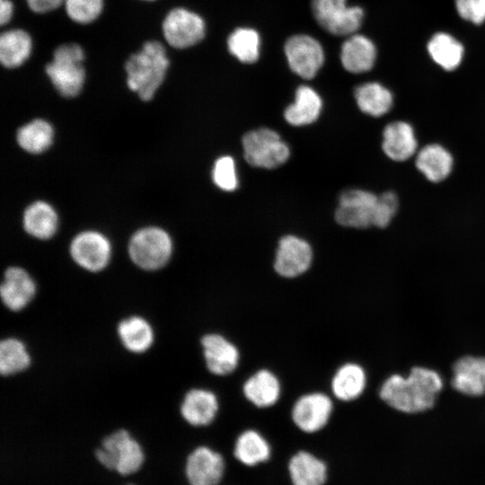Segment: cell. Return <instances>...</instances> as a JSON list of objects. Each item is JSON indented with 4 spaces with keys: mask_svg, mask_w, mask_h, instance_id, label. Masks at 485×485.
Listing matches in <instances>:
<instances>
[{
    "mask_svg": "<svg viewBox=\"0 0 485 485\" xmlns=\"http://www.w3.org/2000/svg\"><path fill=\"white\" fill-rule=\"evenodd\" d=\"M443 388V380L435 370L415 366L407 377L389 376L380 388V398L403 413H419L431 409Z\"/></svg>",
    "mask_w": 485,
    "mask_h": 485,
    "instance_id": "6da1fadb",
    "label": "cell"
},
{
    "mask_svg": "<svg viewBox=\"0 0 485 485\" xmlns=\"http://www.w3.org/2000/svg\"><path fill=\"white\" fill-rule=\"evenodd\" d=\"M170 60L158 40H146L124 64L128 87L145 101L152 100L163 83Z\"/></svg>",
    "mask_w": 485,
    "mask_h": 485,
    "instance_id": "7a4b0ae2",
    "label": "cell"
},
{
    "mask_svg": "<svg viewBox=\"0 0 485 485\" xmlns=\"http://www.w3.org/2000/svg\"><path fill=\"white\" fill-rule=\"evenodd\" d=\"M93 455L102 468L123 478L138 473L146 460L142 442L126 428H115L102 436Z\"/></svg>",
    "mask_w": 485,
    "mask_h": 485,
    "instance_id": "3957f363",
    "label": "cell"
},
{
    "mask_svg": "<svg viewBox=\"0 0 485 485\" xmlns=\"http://www.w3.org/2000/svg\"><path fill=\"white\" fill-rule=\"evenodd\" d=\"M84 58L83 48L75 42L63 43L54 49L45 73L61 96L73 98L81 93L85 82Z\"/></svg>",
    "mask_w": 485,
    "mask_h": 485,
    "instance_id": "277c9868",
    "label": "cell"
},
{
    "mask_svg": "<svg viewBox=\"0 0 485 485\" xmlns=\"http://www.w3.org/2000/svg\"><path fill=\"white\" fill-rule=\"evenodd\" d=\"M172 249L169 234L157 226L139 229L128 243V254L133 263L147 271L164 267L172 257Z\"/></svg>",
    "mask_w": 485,
    "mask_h": 485,
    "instance_id": "5b68a950",
    "label": "cell"
},
{
    "mask_svg": "<svg viewBox=\"0 0 485 485\" xmlns=\"http://www.w3.org/2000/svg\"><path fill=\"white\" fill-rule=\"evenodd\" d=\"M244 158L251 166L273 169L289 157V148L274 130L262 128L242 137Z\"/></svg>",
    "mask_w": 485,
    "mask_h": 485,
    "instance_id": "8992f818",
    "label": "cell"
},
{
    "mask_svg": "<svg viewBox=\"0 0 485 485\" xmlns=\"http://www.w3.org/2000/svg\"><path fill=\"white\" fill-rule=\"evenodd\" d=\"M313 14L318 24L337 36H350L361 26L364 12L348 6L346 0H312Z\"/></svg>",
    "mask_w": 485,
    "mask_h": 485,
    "instance_id": "52a82bcc",
    "label": "cell"
},
{
    "mask_svg": "<svg viewBox=\"0 0 485 485\" xmlns=\"http://www.w3.org/2000/svg\"><path fill=\"white\" fill-rule=\"evenodd\" d=\"M162 33L170 47L184 49L203 40L206 23L199 14L183 7H174L162 22Z\"/></svg>",
    "mask_w": 485,
    "mask_h": 485,
    "instance_id": "ba28073f",
    "label": "cell"
},
{
    "mask_svg": "<svg viewBox=\"0 0 485 485\" xmlns=\"http://www.w3.org/2000/svg\"><path fill=\"white\" fill-rule=\"evenodd\" d=\"M284 52L290 69L304 79L313 78L324 62L322 46L316 39L306 34L288 38Z\"/></svg>",
    "mask_w": 485,
    "mask_h": 485,
    "instance_id": "9c48e42d",
    "label": "cell"
},
{
    "mask_svg": "<svg viewBox=\"0 0 485 485\" xmlns=\"http://www.w3.org/2000/svg\"><path fill=\"white\" fill-rule=\"evenodd\" d=\"M69 252L73 260L90 272L104 269L111 257L109 239L97 231H84L74 237Z\"/></svg>",
    "mask_w": 485,
    "mask_h": 485,
    "instance_id": "30bf717a",
    "label": "cell"
},
{
    "mask_svg": "<svg viewBox=\"0 0 485 485\" xmlns=\"http://www.w3.org/2000/svg\"><path fill=\"white\" fill-rule=\"evenodd\" d=\"M377 198L375 194L365 190L353 189L344 191L340 197L335 212L337 223L354 228L373 225Z\"/></svg>",
    "mask_w": 485,
    "mask_h": 485,
    "instance_id": "8fae6325",
    "label": "cell"
},
{
    "mask_svg": "<svg viewBox=\"0 0 485 485\" xmlns=\"http://www.w3.org/2000/svg\"><path fill=\"white\" fill-rule=\"evenodd\" d=\"M224 470L222 455L206 445H198L190 451L182 467L189 485H217L222 480Z\"/></svg>",
    "mask_w": 485,
    "mask_h": 485,
    "instance_id": "7c38bea8",
    "label": "cell"
},
{
    "mask_svg": "<svg viewBox=\"0 0 485 485\" xmlns=\"http://www.w3.org/2000/svg\"><path fill=\"white\" fill-rule=\"evenodd\" d=\"M332 410L331 399L323 392H314L304 394L295 401L291 417L300 430L313 433L325 427Z\"/></svg>",
    "mask_w": 485,
    "mask_h": 485,
    "instance_id": "4fadbf2b",
    "label": "cell"
},
{
    "mask_svg": "<svg viewBox=\"0 0 485 485\" xmlns=\"http://www.w3.org/2000/svg\"><path fill=\"white\" fill-rule=\"evenodd\" d=\"M312 260L313 250L306 241L286 235L278 242L274 269L279 276L293 278L306 272Z\"/></svg>",
    "mask_w": 485,
    "mask_h": 485,
    "instance_id": "5bb4252c",
    "label": "cell"
},
{
    "mask_svg": "<svg viewBox=\"0 0 485 485\" xmlns=\"http://www.w3.org/2000/svg\"><path fill=\"white\" fill-rule=\"evenodd\" d=\"M36 292V283L27 270L17 266L5 269L0 296L7 309L13 312L23 310L33 300Z\"/></svg>",
    "mask_w": 485,
    "mask_h": 485,
    "instance_id": "9a60e30c",
    "label": "cell"
},
{
    "mask_svg": "<svg viewBox=\"0 0 485 485\" xmlns=\"http://www.w3.org/2000/svg\"><path fill=\"white\" fill-rule=\"evenodd\" d=\"M201 347L206 366L213 375H226L237 368L240 352L237 347L223 335H204L201 338Z\"/></svg>",
    "mask_w": 485,
    "mask_h": 485,
    "instance_id": "2e32d148",
    "label": "cell"
},
{
    "mask_svg": "<svg viewBox=\"0 0 485 485\" xmlns=\"http://www.w3.org/2000/svg\"><path fill=\"white\" fill-rule=\"evenodd\" d=\"M218 409V400L213 392L203 388H193L184 395L180 413L189 425L205 427L214 421Z\"/></svg>",
    "mask_w": 485,
    "mask_h": 485,
    "instance_id": "e0dca14e",
    "label": "cell"
},
{
    "mask_svg": "<svg viewBox=\"0 0 485 485\" xmlns=\"http://www.w3.org/2000/svg\"><path fill=\"white\" fill-rule=\"evenodd\" d=\"M453 387L469 396L485 393V357L465 356L457 359L453 366Z\"/></svg>",
    "mask_w": 485,
    "mask_h": 485,
    "instance_id": "ac0fdd59",
    "label": "cell"
},
{
    "mask_svg": "<svg viewBox=\"0 0 485 485\" xmlns=\"http://www.w3.org/2000/svg\"><path fill=\"white\" fill-rule=\"evenodd\" d=\"M417 146L414 128L410 123L394 121L384 128L382 147L390 159L396 162L406 161L416 153Z\"/></svg>",
    "mask_w": 485,
    "mask_h": 485,
    "instance_id": "d6986e66",
    "label": "cell"
},
{
    "mask_svg": "<svg viewBox=\"0 0 485 485\" xmlns=\"http://www.w3.org/2000/svg\"><path fill=\"white\" fill-rule=\"evenodd\" d=\"M375 57V44L364 35H350L341 45L340 62L350 73L360 74L371 70Z\"/></svg>",
    "mask_w": 485,
    "mask_h": 485,
    "instance_id": "ffe728a7",
    "label": "cell"
},
{
    "mask_svg": "<svg viewBox=\"0 0 485 485\" xmlns=\"http://www.w3.org/2000/svg\"><path fill=\"white\" fill-rule=\"evenodd\" d=\"M244 397L258 408L273 406L280 398L281 384L278 376L268 369H260L243 384Z\"/></svg>",
    "mask_w": 485,
    "mask_h": 485,
    "instance_id": "44dd1931",
    "label": "cell"
},
{
    "mask_svg": "<svg viewBox=\"0 0 485 485\" xmlns=\"http://www.w3.org/2000/svg\"><path fill=\"white\" fill-rule=\"evenodd\" d=\"M117 334L122 346L135 354L147 351L154 340L152 325L139 315H132L120 321L117 326Z\"/></svg>",
    "mask_w": 485,
    "mask_h": 485,
    "instance_id": "7402d4cb",
    "label": "cell"
},
{
    "mask_svg": "<svg viewBox=\"0 0 485 485\" xmlns=\"http://www.w3.org/2000/svg\"><path fill=\"white\" fill-rule=\"evenodd\" d=\"M32 50L31 35L22 29H10L0 34V63L7 69L22 66Z\"/></svg>",
    "mask_w": 485,
    "mask_h": 485,
    "instance_id": "603a6c76",
    "label": "cell"
},
{
    "mask_svg": "<svg viewBox=\"0 0 485 485\" xmlns=\"http://www.w3.org/2000/svg\"><path fill=\"white\" fill-rule=\"evenodd\" d=\"M454 164L452 154L438 144L424 146L417 154L416 167L430 181L439 182L451 173Z\"/></svg>",
    "mask_w": 485,
    "mask_h": 485,
    "instance_id": "cb8c5ba5",
    "label": "cell"
},
{
    "mask_svg": "<svg viewBox=\"0 0 485 485\" xmlns=\"http://www.w3.org/2000/svg\"><path fill=\"white\" fill-rule=\"evenodd\" d=\"M23 228L31 236L40 240L51 238L57 232L58 216L54 207L45 201H35L23 213Z\"/></svg>",
    "mask_w": 485,
    "mask_h": 485,
    "instance_id": "d4e9b609",
    "label": "cell"
},
{
    "mask_svg": "<svg viewBox=\"0 0 485 485\" xmlns=\"http://www.w3.org/2000/svg\"><path fill=\"white\" fill-rule=\"evenodd\" d=\"M322 101L312 87L300 85L295 92V102L285 112L286 120L293 126H304L314 122L320 116Z\"/></svg>",
    "mask_w": 485,
    "mask_h": 485,
    "instance_id": "484cf974",
    "label": "cell"
},
{
    "mask_svg": "<svg viewBox=\"0 0 485 485\" xmlns=\"http://www.w3.org/2000/svg\"><path fill=\"white\" fill-rule=\"evenodd\" d=\"M366 385V375L364 368L356 363H346L340 366L331 379L333 395L342 401H350L358 398Z\"/></svg>",
    "mask_w": 485,
    "mask_h": 485,
    "instance_id": "4316f807",
    "label": "cell"
},
{
    "mask_svg": "<svg viewBox=\"0 0 485 485\" xmlns=\"http://www.w3.org/2000/svg\"><path fill=\"white\" fill-rule=\"evenodd\" d=\"M288 470L294 485H323L327 479L326 464L304 451L290 459Z\"/></svg>",
    "mask_w": 485,
    "mask_h": 485,
    "instance_id": "83f0119b",
    "label": "cell"
},
{
    "mask_svg": "<svg viewBox=\"0 0 485 485\" xmlns=\"http://www.w3.org/2000/svg\"><path fill=\"white\" fill-rule=\"evenodd\" d=\"M358 108L366 114L381 117L392 108V93L379 83L370 82L358 85L354 92Z\"/></svg>",
    "mask_w": 485,
    "mask_h": 485,
    "instance_id": "f1b7e54d",
    "label": "cell"
},
{
    "mask_svg": "<svg viewBox=\"0 0 485 485\" xmlns=\"http://www.w3.org/2000/svg\"><path fill=\"white\" fill-rule=\"evenodd\" d=\"M54 138L52 126L41 119H33L22 126L16 133L18 145L31 154H40L48 150Z\"/></svg>",
    "mask_w": 485,
    "mask_h": 485,
    "instance_id": "f546056e",
    "label": "cell"
},
{
    "mask_svg": "<svg viewBox=\"0 0 485 485\" xmlns=\"http://www.w3.org/2000/svg\"><path fill=\"white\" fill-rule=\"evenodd\" d=\"M428 51L432 59L443 69L453 71L462 62L463 47L453 36L438 32L428 41Z\"/></svg>",
    "mask_w": 485,
    "mask_h": 485,
    "instance_id": "4dcf8cb0",
    "label": "cell"
},
{
    "mask_svg": "<svg viewBox=\"0 0 485 485\" xmlns=\"http://www.w3.org/2000/svg\"><path fill=\"white\" fill-rule=\"evenodd\" d=\"M270 446L267 440L257 431H243L234 445V456L248 466H253L267 461L270 456Z\"/></svg>",
    "mask_w": 485,
    "mask_h": 485,
    "instance_id": "1f68e13d",
    "label": "cell"
},
{
    "mask_svg": "<svg viewBox=\"0 0 485 485\" xmlns=\"http://www.w3.org/2000/svg\"><path fill=\"white\" fill-rule=\"evenodd\" d=\"M31 357L25 344L17 338H6L0 343V372L10 376L26 370Z\"/></svg>",
    "mask_w": 485,
    "mask_h": 485,
    "instance_id": "d6a6232c",
    "label": "cell"
},
{
    "mask_svg": "<svg viewBox=\"0 0 485 485\" xmlns=\"http://www.w3.org/2000/svg\"><path fill=\"white\" fill-rule=\"evenodd\" d=\"M227 48L239 61L252 64L260 57V34L251 28H237L228 36Z\"/></svg>",
    "mask_w": 485,
    "mask_h": 485,
    "instance_id": "836d02e7",
    "label": "cell"
},
{
    "mask_svg": "<svg viewBox=\"0 0 485 485\" xmlns=\"http://www.w3.org/2000/svg\"><path fill=\"white\" fill-rule=\"evenodd\" d=\"M103 0H65V11L68 18L86 25L93 22L103 10Z\"/></svg>",
    "mask_w": 485,
    "mask_h": 485,
    "instance_id": "e575fe53",
    "label": "cell"
},
{
    "mask_svg": "<svg viewBox=\"0 0 485 485\" xmlns=\"http://www.w3.org/2000/svg\"><path fill=\"white\" fill-rule=\"evenodd\" d=\"M212 178L215 184L225 191H233L238 186L235 163L233 157H219L214 164Z\"/></svg>",
    "mask_w": 485,
    "mask_h": 485,
    "instance_id": "d590c367",
    "label": "cell"
},
{
    "mask_svg": "<svg viewBox=\"0 0 485 485\" xmlns=\"http://www.w3.org/2000/svg\"><path fill=\"white\" fill-rule=\"evenodd\" d=\"M399 206L397 195L392 191H386L378 196L374 214L373 225L386 227L395 216Z\"/></svg>",
    "mask_w": 485,
    "mask_h": 485,
    "instance_id": "8d00e7d4",
    "label": "cell"
},
{
    "mask_svg": "<svg viewBox=\"0 0 485 485\" xmlns=\"http://www.w3.org/2000/svg\"><path fill=\"white\" fill-rule=\"evenodd\" d=\"M459 15L475 24L485 21V0H455Z\"/></svg>",
    "mask_w": 485,
    "mask_h": 485,
    "instance_id": "74e56055",
    "label": "cell"
},
{
    "mask_svg": "<svg viewBox=\"0 0 485 485\" xmlns=\"http://www.w3.org/2000/svg\"><path fill=\"white\" fill-rule=\"evenodd\" d=\"M65 0H25L29 9L35 13H47L57 9Z\"/></svg>",
    "mask_w": 485,
    "mask_h": 485,
    "instance_id": "f35d334b",
    "label": "cell"
},
{
    "mask_svg": "<svg viewBox=\"0 0 485 485\" xmlns=\"http://www.w3.org/2000/svg\"><path fill=\"white\" fill-rule=\"evenodd\" d=\"M13 4L11 0H0V25L4 26L12 19Z\"/></svg>",
    "mask_w": 485,
    "mask_h": 485,
    "instance_id": "ab89813d",
    "label": "cell"
},
{
    "mask_svg": "<svg viewBox=\"0 0 485 485\" xmlns=\"http://www.w3.org/2000/svg\"><path fill=\"white\" fill-rule=\"evenodd\" d=\"M110 485H139L132 477L123 478L114 474Z\"/></svg>",
    "mask_w": 485,
    "mask_h": 485,
    "instance_id": "60d3db41",
    "label": "cell"
},
{
    "mask_svg": "<svg viewBox=\"0 0 485 485\" xmlns=\"http://www.w3.org/2000/svg\"><path fill=\"white\" fill-rule=\"evenodd\" d=\"M142 1L152 2V1H155V0H142Z\"/></svg>",
    "mask_w": 485,
    "mask_h": 485,
    "instance_id": "b9f144b4",
    "label": "cell"
}]
</instances>
